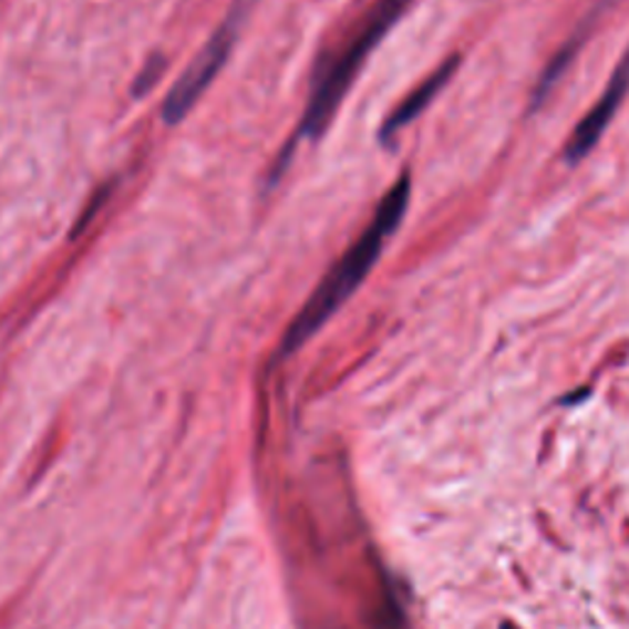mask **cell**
Here are the masks:
<instances>
[{
	"instance_id": "1",
	"label": "cell",
	"mask_w": 629,
	"mask_h": 629,
	"mask_svg": "<svg viewBox=\"0 0 629 629\" xmlns=\"http://www.w3.org/2000/svg\"><path fill=\"white\" fill-rule=\"evenodd\" d=\"M409 199L411 177L401 175L386 193V197L379 202L377 215L369 221V227L362 231V236H359L340 261L330 268V274L320 280V286L312 290V296L296 314V320L290 322V328L283 337V354L300 350V347L352 298L354 290L362 286V280L379 261L381 251H384L386 239L399 229V224L409 209Z\"/></svg>"
},
{
	"instance_id": "2",
	"label": "cell",
	"mask_w": 629,
	"mask_h": 629,
	"mask_svg": "<svg viewBox=\"0 0 629 629\" xmlns=\"http://www.w3.org/2000/svg\"><path fill=\"white\" fill-rule=\"evenodd\" d=\"M409 6L411 0H377V3L354 22V28L347 32L342 42L328 54H322L318 70H314L306 114H302L300 121L302 136L320 138L322 133L328 131L330 121L334 118L347 92H350L362 64L381 42V38L386 35L393 22L406 13Z\"/></svg>"
},
{
	"instance_id": "3",
	"label": "cell",
	"mask_w": 629,
	"mask_h": 629,
	"mask_svg": "<svg viewBox=\"0 0 629 629\" xmlns=\"http://www.w3.org/2000/svg\"><path fill=\"white\" fill-rule=\"evenodd\" d=\"M246 3H249V0H241V3L231 10V16L221 22V28L209 38V42L199 50L193 64H189L183 76L175 82L173 92L167 94L163 106V118L167 123L183 121L189 111H193L199 96L205 94V89L215 82V76L219 74L224 62H227V58L231 54Z\"/></svg>"
},
{
	"instance_id": "4",
	"label": "cell",
	"mask_w": 629,
	"mask_h": 629,
	"mask_svg": "<svg viewBox=\"0 0 629 629\" xmlns=\"http://www.w3.org/2000/svg\"><path fill=\"white\" fill-rule=\"evenodd\" d=\"M629 94V48L625 52V58L620 60V64L615 66V72L610 76L608 86H605L602 96L595 101L592 109L588 111L582 121L573 131V136L566 143V161L568 163H580L586 157L598 141L602 138V133L608 131L610 121L615 118L617 109L622 106L625 96Z\"/></svg>"
},
{
	"instance_id": "5",
	"label": "cell",
	"mask_w": 629,
	"mask_h": 629,
	"mask_svg": "<svg viewBox=\"0 0 629 629\" xmlns=\"http://www.w3.org/2000/svg\"><path fill=\"white\" fill-rule=\"evenodd\" d=\"M460 60L451 58L447 62H443L437 70L425 79L423 84H419L413 89V92L401 101V104L393 109V114L384 121V126H381V141L389 143L396 133H401L403 128L409 126L413 118H419L425 109H429L431 101L441 94V89L447 84V79H451L457 70Z\"/></svg>"
},
{
	"instance_id": "6",
	"label": "cell",
	"mask_w": 629,
	"mask_h": 629,
	"mask_svg": "<svg viewBox=\"0 0 629 629\" xmlns=\"http://www.w3.org/2000/svg\"><path fill=\"white\" fill-rule=\"evenodd\" d=\"M582 40H586V28H580L578 35L573 38L568 44H564V48H560V52L554 58V62L546 66L542 82H538V89H536V104L550 92V86H554L558 79L564 76V72L570 66L573 58H576L578 50L582 48Z\"/></svg>"
}]
</instances>
